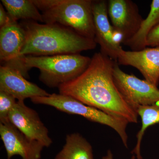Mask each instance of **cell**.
<instances>
[{
    "label": "cell",
    "instance_id": "1",
    "mask_svg": "<svg viewBox=\"0 0 159 159\" xmlns=\"http://www.w3.org/2000/svg\"><path fill=\"white\" fill-rule=\"evenodd\" d=\"M116 61L100 52L95 53L81 75L60 86L59 93L74 97L129 123H137V112L126 103L114 82Z\"/></svg>",
    "mask_w": 159,
    "mask_h": 159
},
{
    "label": "cell",
    "instance_id": "2",
    "mask_svg": "<svg viewBox=\"0 0 159 159\" xmlns=\"http://www.w3.org/2000/svg\"><path fill=\"white\" fill-rule=\"evenodd\" d=\"M20 24L26 33L25 42L21 51L23 56L79 54L97 47L95 40L58 24H40L31 20Z\"/></svg>",
    "mask_w": 159,
    "mask_h": 159
},
{
    "label": "cell",
    "instance_id": "3",
    "mask_svg": "<svg viewBox=\"0 0 159 159\" xmlns=\"http://www.w3.org/2000/svg\"><path fill=\"white\" fill-rule=\"evenodd\" d=\"M41 11L43 23L57 24L95 40L91 0H33Z\"/></svg>",
    "mask_w": 159,
    "mask_h": 159
},
{
    "label": "cell",
    "instance_id": "4",
    "mask_svg": "<svg viewBox=\"0 0 159 159\" xmlns=\"http://www.w3.org/2000/svg\"><path fill=\"white\" fill-rule=\"evenodd\" d=\"M91 58L80 54L53 56H26L29 70L36 68L40 71L39 80L50 88H58L70 82L85 70Z\"/></svg>",
    "mask_w": 159,
    "mask_h": 159
},
{
    "label": "cell",
    "instance_id": "5",
    "mask_svg": "<svg viewBox=\"0 0 159 159\" xmlns=\"http://www.w3.org/2000/svg\"><path fill=\"white\" fill-rule=\"evenodd\" d=\"M31 100L35 104L50 106L64 112L81 116L91 122L108 126L116 132L123 145L128 147L126 128L129 123L125 120L112 116L63 94L53 93L48 97H33Z\"/></svg>",
    "mask_w": 159,
    "mask_h": 159
},
{
    "label": "cell",
    "instance_id": "6",
    "mask_svg": "<svg viewBox=\"0 0 159 159\" xmlns=\"http://www.w3.org/2000/svg\"><path fill=\"white\" fill-rule=\"evenodd\" d=\"M115 84L126 103L134 110L141 106L159 102V89L145 80H141L133 74L121 70L116 61L114 66Z\"/></svg>",
    "mask_w": 159,
    "mask_h": 159
},
{
    "label": "cell",
    "instance_id": "7",
    "mask_svg": "<svg viewBox=\"0 0 159 159\" xmlns=\"http://www.w3.org/2000/svg\"><path fill=\"white\" fill-rule=\"evenodd\" d=\"M26 33L20 23L11 20L0 28V60L1 66L19 71L25 78H29V70L26 65V56L21 54L25 43Z\"/></svg>",
    "mask_w": 159,
    "mask_h": 159
},
{
    "label": "cell",
    "instance_id": "8",
    "mask_svg": "<svg viewBox=\"0 0 159 159\" xmlns=\"http://www.w3.org/2000/svg\"><path fill=\"white\" fill-rule=\"evenodd\" d=\"M95 40L100 46V52L111 59L117 60L123 51L121 37L114 30L108 20L107 2L93 1Z\"/></svg>",
    "mask_w": 159,
    "mask_h": 159
},
{
    "label": "cell",
    "instance_id": "9",
    "mask_svg": "<svg viewBox=\"0 0 159 159\" xmlns=\"http://www.w3.org/2000/svg\"><path fill=\"white\" fill-rule=\"evenodd\" d=\"M107 11L112 26L123 44L137 33L143 20L138 6L130 0H109Z\"/></svg>",
    "mask_w": 159,
    "mask_h": 159
},
{
    "label": "cell",
    "instance_id": "10",
    "mask_svg": "<svg viewBox=\"0 0 159 159\" xmlns=\"http://www.w3.org/2000/svg\"><path fill=\"white\" fill-rule=\"evenodd\" d=\"M10 122L27 138L38 141L48 147L52 141L48 128L42 122L36 111L28 107L24 101H17L8 116Z\"/></svg>",
    "mask_w": 159,
    "mask_h": 159
},
{
    "label": "cell",
    "instance_id": "11",
    "mask_svg": "<svg viewBox=\"0 0 159 159\" xmlns=\"http://www.w3.org/2000/svg\"><path fill=\"white\" fill-rule=\"evenodd\" d=\"M0 135L8 159L15 155L22 159H40L44 146L38 141L27 138L9 120L0 122Z\"/></svg>",
    "mask_w": 159,
    "mask_h": 159
},
{
    "label": "cell",
    "instance_id": "12",
    "mask_svg": "<svg viewBox=\"0 0 159 159\" xmlns=\"http://www.w3.org/2000/svg\"><path fill=\"white\" fill-rule=\"evenodd\" d=\"M117 61L119 65L131 66L138 69L146 81L158 87L159 84V46L146 48L138 51L123 50Z\"/></svg>",
    "mask_w": 159,
    "mask_h": 159
},
{
    "label": "cell",
    "instance_id": "13",
    "mask_svg": "<svg viewBox=\"0 0 159 159\" xmlns=\"http://www.w3.org/2000/svg\"><path fill=\"white\" fill-rule=\"evenodd\" d=\"M0 91L11 94L19 101L51 95L35 84L28 81L19 71L4 66H0Z\"/></svg>",
    "mask_w": 159,
    "mask_h": 159
},
{
    "label": "cell",
    "instance_id": "14",
    "mask_svg": "<svg viewBox=\"0 0 159 159\" xmlns=\"http://www.w3.org/2000/svg\"><path fill=\"white\" fill-rule=\"evenodd\" d=\"M159 24V0H153L148 16L143 20L137 33L124 44L132 51H141L147 48V39L152 29Z\"/></svg>",
    "mask_w": 159,
    "mask_h": 159
},
{
    "label": "cell",
    "instance_id": "15",
    "mask_svg": "<svg viewBox=\"0 0 159 159\" xmlns=\"http://www.w3.org/2000/svg\"><path fill=\"white\" fill-rule=\"evenodd\" d=\"M55 159H94L91 144L79 133L66 136V143Z\"/></svg>",
    "mask_w": 159,
    "mask_h": 159
},
{
    "label": "cell",
    "instance_id": "16",
    "mask_svg": "<svg viewBox=\"0 0 159 159\" xmlns=\"http://www.w3.org/2000/svg\"><path fill=\"white\" fill-rule=\"evenodd\" d=\"M1 3L12 20H31L43 23L42 15L33 0H2Z\"/></svg>",
    "mask_w": 159,
    "mask_h": 159
},
{
    "label": "cell",
    "instance_id": "17",
    "mask_svg": "<svg viewBox=\"0 0 159 159\" xmlns=\"http://www.w3.org/2000/svg\"><path fill=\"white\" fill-rule=\"evenodd\" d=\"M141 117L142 127L137 134V143L132 153L135 154L136 159H142L141 153V143L145 131L152 125L159 123V102L150 106L139 107L137 110Z\"/></svg>",
    "mask_w": 159,
    "mask_h": 159
},
{
    "label": "cell",
    "instance_id": "18",
    "mask_svg": "<svg viewBox=\"0 0 159 159\" xmlns=\"http://www.w3.org/2000/svg\"><path fill=\"white\" fill-rule=\"evenodd\" d=\"M17 102L16 99L11 94L0 91V122L9 120V113Z\"/></svg>",
    "mask_w": 159,
    "mask_h": 159
},
{
    "label": "cell",
    "instance_id": "19",
    "mask_svg": "<svg viewBox=\"0 0 159 159\" xmlns=\"http://www.w3.org/2000/svg\"><path fill=\"white\" fill-rule=\"evenodd\" d=\"M146 44L147 47L150 46L152 48L159 46V24L148 34Z\"/></svg>",
    "mask_w": 159,
    "mask_h": 159
},
{
    "label": "cell",
    "instance_id": "20",
    "mask_svg": "<svg viewBox=\"0 0 159 159\" xmlns=\"http://www.w3.org/2000/svg\"><path fill=\"white\" fill-rule=\"evenodd\" d=\"M9 14L4 8L2 4H0V28L6 25L11 21Z\"/></svg>",
    "mask_w": 159,
    "mask_h": 159
},
{
    "label": "cell",
    "instance_id": "21",
    "mask_svg": "<svg viewBox=\"0 0 159 159\" xmlns=\"http://www.w3.org/2000/svg\"><path fill=\"white\" fill-rule=\"evenodd\" d=\"M102 159H113L112 153L110 150L107 151L106 155L103 157Z\"/></svg>",
    "mask_w": 159,
    "mask_h": 159
},
{
    "label": "cell",
    "instance_id": "22",
    "mask_svg": "<svg viewBox=\"0 0 159 159\" xmlns=\"http://www.w3.org/2000/svg\"><path fill=\"white\" fill-rule=\"evenodd\" d=\"M131 159H136V158L135 156L134 155H133L132 157L131 158Z\"/></svg>",
    "mask_w": 159,
    "mask_h": 159
}]
</instances>
